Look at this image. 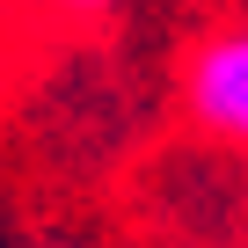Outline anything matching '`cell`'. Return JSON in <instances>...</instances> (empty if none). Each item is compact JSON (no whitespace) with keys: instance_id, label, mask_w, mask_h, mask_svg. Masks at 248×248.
Here are the masks:
<instances>
[{"instance_id":"3","label":"cell","mask_w":248,"mask_h":248,"mask_svg":"<svg viewBox=\"0 0 248 248\" xmlns=\"http://www.w3.org/2000/svg\"><path fill=\"white\" fill-rule=\"evenodd\" d=\"M59 248H73V241H59Z\"/></svg>"},{"instance_id":"2","label":"cell","mask_w":248,"mask_h":248,"mask_svg":"<svg viewBox=\"0 0 248 248\" xmlns=\"http://www.w3.org/2000/svg\"><path fill=\"white\" fill-rule=\"evenodd\" d=\"M44 8H59V15H102V8H117V0H44Z\"/></svg>"},{"instance_id":"1","label":"cell","mask_w":248,"mask_h":248,"mask_svg":"<svg viewBox=\"0 0 248 248\" xmlns=\"http://www.w3.org/2000/svg\"><path fill=\"white\" fill-rule=\"evenodd\" d=\"M183 109L204 139L248 146V22L204 30L183 59Z\"/></svg>"}]
</instances>
